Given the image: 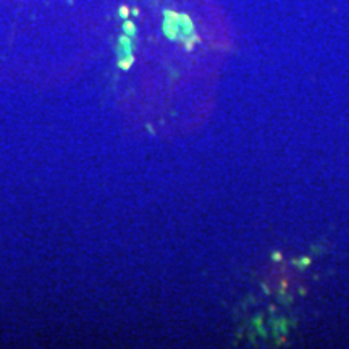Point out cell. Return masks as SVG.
Instances as JSON below:
<instances>
[{
  "label": "cell",
  "mask_w": 349,
  "mask_h": 349,
  "mask_svg": "<svg viewBox=\"0 0 349 349\" xmlns=\"http://www.w3.org/2000/svg\"><path fill=\"white\" fill-rule=\"evenodd\" d=\"M125 31H129V34H134V26L131 23H126L125 24Z\"/></svg>",
  "instance_id": "1"
},
{
  "label": "cell",
  "mask_w": 349,
  "mask_h": 349,
  "mask_svg": "<svg viewBox=\"0 0 349 349\" xmlns=\"http://www.w3.org/2000/svg\"><path fill=\"white\" fill-rule=\"evenodd\" d=\"M120 13H121V16H123V18H126V15H128V10H126V8L123 7V8H121V10H120Z\"/></svg>",
  "instance_id": "2"
}]
</instances>
